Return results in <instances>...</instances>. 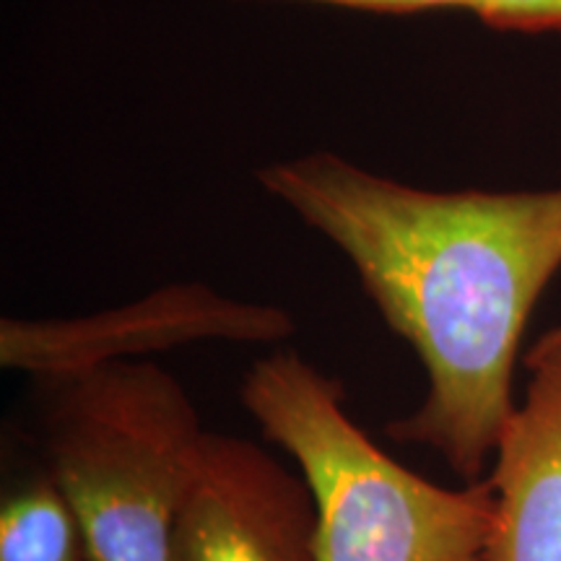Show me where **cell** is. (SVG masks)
Returning <instances> with one entry per match:
<instances>
[{"instance_id": "cell-1", "label": "cell", "mask_w": 561, "mask_h": 561, "mask_svg": "<svg viewBox=\"0 0 561 561\" xmlns=\"http://www.w3.org/2000/svg\"><path fill=\"white\" fill-rule=\"evenodd\" d=\"M268 195L335 244L419 356L426 396L388 424L481 481L515 409V364L538 299L561 271V187L426 191L331 151L257 170Z\"/></svg>"}, {"instance_id": "cell-2", "label": "cell", "mask_w": 561, "mask_h": 561, "mask_svg": "<svg viewBox=\"0 0 561 561\" xmlns=\"http://www.w3.org/2000/svg\"><path fill=\"white\" fill-rule=\"evenodd\" d=\"M240 403L312 491L318 561H486L489 479L447 489L392 460L348 416L343 382L297 351L252 364Z\"/></svg>"}, {"instance_id": "cell-3", "label": "cell", "mask_w": 561, "mask_h": 561, "mask_svg": "<svg viewBox=\"0 0 561 561\" xmlns=\"http://www.w3.org/2000/svg\"><path fill=\"white\" fill-rule=\"evenodd\" d=\"M45 473L79 517L89 561H170V533L203 439L172 371L107 362L34 377Z\"/></svg>"}, {"instance_id": "cell-4", "label": "cell", "mask_w": 561, "mask_h": 561, "mask_svg": "<svg viewBox=\"0 0 561 561\" xmlns=\"http://www.w3.org/2000/svg\"><path fill=\"white\" fill-rule=\"evenodd\" d=\"M284 307L231 299L206 284H170L110 310L76 318H3L0 364L32 377L136 362L195 341L278 343L294 333Z\"/></svg>"}, {"instance_id": "cell-5", "label": "cell", "mask_w": 561, "mask_h": 561, "mask_svg": "<svg viewBox=\"0 0 561 561\" xmlns=\"http://www.w3.org/2000/svg\"><path fill=\"white\" fill-rule=\"evenodd\" d=\"M312 491L255 442L208 432L174 515L170 561H318Z\"/></svg>"}, {"instance_id": "cell-6", "label": "cell", "mask_w": 561, "mask_h": 561, "mask_svg": "<svg viewBox=\"0 0 561 561\" xmlns=\"http://www.w3.org/2000/svg\"><path fill=\"white\" fill-rule=\"evenodd\" d=\"M525 369V396L491 458L486 561H561V325L533 343Z\"/></svg>"}, {"instance_id": "cell-7", "label": "cell", "mask_w": 561, "mask_h": 561, "mask_svg": "<svg viewBox=\"0 0 561 561\" xmlns=\"http://www.w3.org/2000/svg\"><path fill=\"white\" fill-rule=\"evenodd\" d=\"M0 561H89L79 517L47 473L5 496Z\"/></svg>"}, {"instance_id": "cell-8", "label": "cell", "mask_w": 561, "mask_h": 561, "mask_svg": "<svg viewBox=\"0 0 561 561\" xmlns=\"http://www.w3.org/2000/svg\"><path fill=\"white\" fill-rule=\"evenodd\" d=\"M468 11L496 32H561V0H471Z\"/></svg>"}, {"instance_id": "cell-9", "label": "cell", "mask_w": 561, "mask_h": 561, "mask_svg": "<svg viewBox=\"0 0 561 561\" xmlns=\"http://www.w3.org/2000/svg\"><path fill=\"white\" fill-rule=\"evenodd\" d=\"M305 3H325L339 9L371 11V13H426V11H468L471 0H305Z\"/></svg>"}]
</instances>
